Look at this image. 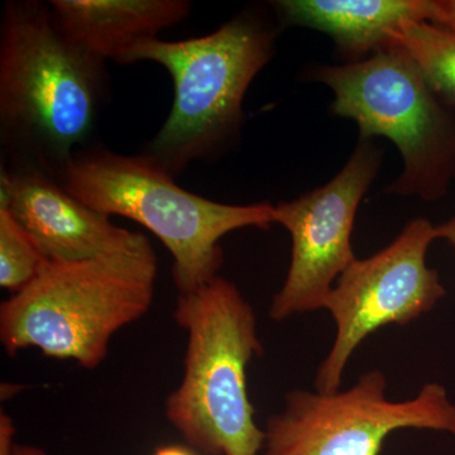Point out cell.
Masks as SVG:
<instances>
[{
	"label": "cell",
	"instance_id": "obj_1",
	"mask_svg": "<svg viewBox=\"0 0 455 455\" xmlns=\"http://www.w3.org/2000/svg\"><path fill=\"white\" fill-rule=\"evenodd\" d=\"M108 97L107 61L60 29L50 3H5L0 22L5 164L60 181L75 152L89 146Z\"/></svg>",
	"mask_w": 455,
	"mask_h": 455
},
{
	"label": "cell",
	"instance_id": "obj_2",
	"mask_svg": "<svg viewBox=\"0 0 455 455\" xmlns=\"http://www.w3.org/2000/svg\"><path fill=\"white\" fill-rule=\"evenodd\" d=\"M157 274L146 235L97 259H47L31 283L0 305V343L11 357L36 348L95 370L114 335L151 309Z\"/></svg>",
	"mask_w": 455,
	"mask_h": 455
},
{
	"label": "cell",
	"instance_id": "obj_3",
	"mask_svg": "<svg viewBox=\"0 0 455 455\" xmlns=\"http://www.w3.org/2000/svg\"><path fill=\"white\" fill-rule=\"evenodd\" d=\"M173 319L188 341L181 382L164 401L167 420L200 453L259 455L265 431L247 386V368L263 353L252 305L217 276L179 293Z\"/></svg>",
	"mask_w": 455,
	"mask_h": 455
},
{
	"label": "cell",
	"instance_id": "obj_4",
	"mask_svg": "<svg viewBox=\"0 0 455 455\" xmlns=\"http://www.w3.org/2000/svg\"><path fill=\"white\" fill-rule=\"evenodd\" d=\"M274 42L271 27L244 13L202 37L154 38L128 51L119 64H160L175 90L166 122L140 155L176 179L223 154L238 137L245 92L274 55Z\"/></svg>",
	"mask_w": 455,
	"mask_h": 455
},
{
	"label": "cell",
	"instance_id": "obj_5",
	"mask_svg": "<svg viewBox=\"0 0 455 455\" xmlns=\"http://www.w3.org/2000/svg\"><path fill=\"white\" fill-rule=\"evenodd\" d=\"M59 182L89 208L137 221L154 233L172 256L179 293L196 291L220 276V239L228 233L276 224L271 204L212 202L179 187L146 156L116 154L103 146L77 149Z\"/></svg>",
	"mask_w": 455,
	"mask_h": 455
},
{
	"label": "cell",
	"instance_id": "obj_6",
	"mask_svg": "<svg viewBox=\"0 0 455 455\" xmlns=\"http://www.w3.org/2000/svg\"><path fill=\"white\" fill-rule=\"evenodd\" d=\"M310 77L333 92L331 112L357 123L359 137H385L403 170L386 191L436 202L455 180V113L396 44L357 62L317 66Z\"/></svg>",
	"mask_w": 455,
	"mask_h": 455
},
{
	"label": "cell",
	"instance_id": "obj_7",
	"mask_svg": "<svg viewBox=\"0 0 455 455\" xmlns=\"http://www.w3.org/2000/svg\"><path fill=\"white\" fill-rule=\"evenodd\" d=\"M382 371L362 374L333 394L287 392L283 410L266 423L262 455H379L400 429L455 436V405L444 386L425 383L414 398L391 401Z\"/></svg>",
	"mask_w": 455,
	"mask_h": 455
},
{
	"label": "cell",
	"instance_id": "obj_8",
	"mask_svg": "<svg viewBox=\"0 0 455 455\" xmlns=\"http://www.w3.org/2000/svg\"><path fill=\"white\" fill-rule=\"evenodd\" d=\"M436 239V226L416 218L391 244L368 259H355L340 275L325 302L335 338L316 372L317 392L340 390L350 358L374 331L409 324L444 298L438 271L427 265V251Z\"/></svg>",
	"mask_w": 455,
	"mask_h": 455
},
{
	"label": "cell",
	"instance_id": "obj_9",
	"mask_svg": "<svg viewBox=\"0 0 455 455\" xmlns=\"http://www.w3.org/2000/svg\"><path fill=\"white\" fill-rule=\"evenodd\" d=\"M371 140L358 146L331 181L291 202L278 203L276 224L291 235V262L268 315L281 323L296 314L323 310L340 275L357 259L352 232L359 204L381 166Z\"/></svg>",
	"mask_w": 455,
	"mask_h": 455
},
{
	"label": "cell",
	"instance_id": "obj_10",
	"mask_svg": "<svg viewBox=\"0 0 455 455\" xmlns=\"http://www.w3.org/2000/svg\"><path fill=\"white\" fill-rule=\"evenodd\" d=\"M0 208L13 214L47 259H97L128 250L145 235L116 226L56 179L20 164H2Z\"/></svg>",
	"mask_w": 455,
	"mask_h": 455
},
{
	"label": "cell",
	"instance_id": "obj_11",
	"mask_svg": "<svg viewBox=\"0 0 455 455\" xmlns=\"http://www.w3.org/2000/svg\"><path fill=\"white\" fill-rule=\"evenodd\" d=\"M283 25L325 33L349 62L396 46L409 23L438 20V0H280Z\"/></svg>",
	"mask_w": 455,
	"mask_h": 455
},
{
	"label": "cell",
	"instance_id": "obj_12",
	"mask_svg": "<svg viewBox=\"0 0 455 455\" xmlns=\"http://www.w3.org/2000/svg\"><path fill=\"white\" fill-rule=\"evenodd\" d=\"M62 32L104 61H121L136 44L190 16L188 0H52Z\"/></svg>",
	"mask_w": 455,
	"mask_h": 455
},
{
	"label": "cell",
	"instance_id": "obj_13",
	"mask_svg": "<svg viewBox=\"0 0 455 455\" xmlns=\"http://www.w3.org/2000/svg\"><path fill=\"white\" fill-rule=\"evenodd\" d=\"M398 44L411 57L434 94L455 113V26L429 20L409 23Z\"/></svg>",
	"mask_w": 455,
	"mask_h": 455
},
{
	"label": "cell",
	"instance_id": "obj_14",
	"mask_svg": "<svg viewBox=\"0 0 455 455\" xmlns=\"http://www.w3.org/2000/svg\"><path fill=\"white\" fill-rule=\"evenodd\" d=\"M46 257L25 228L5 208H0V286L12 293L31 283Z\"/></svg>",
	"mask_w": 455,
	"mask_h": 455
},
{
	"label": "cell",
	"instance_id": "obj_15",
	"mask_svg": "<svg viewBox=\"0 0 455 455\" xmlns=\"http://www.w3.org/2000/svg\"><path fill=\"white\" fill-rule=\"evenodd\" d=\"M16 425L11 416L4 411L0 412V455L13 454L14 438H16Z\"/></svg>",
	"mask_w": 455,
	"mask_h": 455
},
{
	"label": "cell",
	"instance_id": "obj_16",
	"mask_svg": "<svg viewBox=\"0 0 455 455\" xmlns=\"http://www.w3.org/2000/svg\"><path fill=\"white\" fill-rule=\"evenodd\" d=\"M438 11L436 23L455 26V0H438Z\"/></svg>",
	"mask_w": 455,
	"mask_h": 455
},
{
	"label": "cell",
	"instance_id": "obj_17",
	"mask_svg": "<svg viewBox=\"0 0 455 455\" xmlns=\"http://www.w3.org/2000/svg\"><path fill=\"white\" fill-rule=\"evenodd\" d=\"M436 233H438V239H444L455 250V215L451 220L436 226Z\"/></svg>",
	"mask_w": 455,
	"mask_h": 455
},
{
	"label": "cell",
	"instance_id": "obj_18",
	"mask_svg": "<svg viewBox=\"0 0 455 455\" xmlns=\"http://www.w3.org/2000/svg\"><path fill=\"white\" fill-rule=\"evenodd\" d=\"M152 455H197L193 448L182 447V445H164L156 449Z\"/></svg>",
	"mask_w": 455,
	"mask_h": 455
},
{
	"label": "cell",
	"instance_id": "obj_19",
	"mask_svg": "<svg viewBox=\"0 0 455 455\" xmlns=\"http://www.w3.org/2000/svg\"><path fill=\"white\" fill-rule=\"evenodd\" d=\"M12 455H47L46 451L32 445H16Z\"/></svg>",
	"mask_w": 455,
	"mask_h": 455
}]
</instances>
